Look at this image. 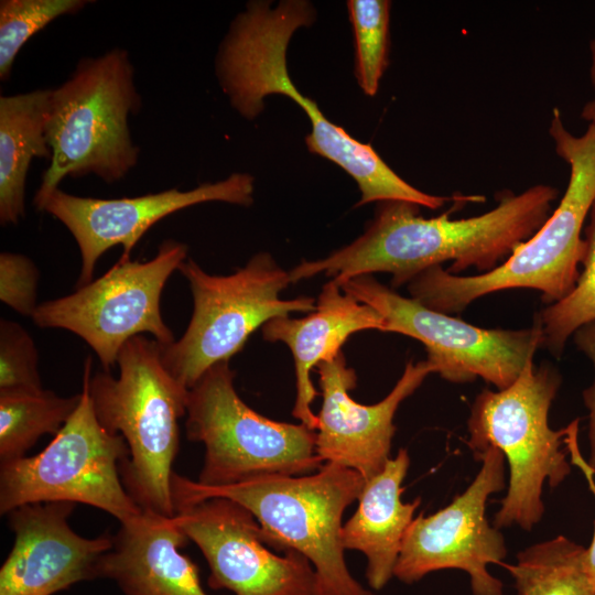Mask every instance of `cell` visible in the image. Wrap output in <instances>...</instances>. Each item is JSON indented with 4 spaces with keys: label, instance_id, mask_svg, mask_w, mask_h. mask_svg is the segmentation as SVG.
Instances as JSON below:
<instances>
[{
    "label": "cell",
    "instance_id": "obj_1",
    "mask_svg": "<svg viewBox=\"0 0 595 595\" xmlns=\"http://www.w3.org/2000/svg\"><path fill=\"white\" fill-rule=\"evenodd\" d=\"M558 194L555 187L544 184L518 195L506 191L495 208L463 219L450 218L457 203L437 217L424 218L419 205L381 202L360 237L324 259L301 262L290 270V279L295 283L324 273L340 284L358 275L387 272L397 289L445 261H452L447 270L452 274L469 268L486 273L543 226Z\"/></svg>",
    "mask_w": 595,
    "mask_h": 595
},
{
    "label": "cell",
    "instance_id": "obj_2",
    "mask_svg": "<svg viewBox=\"0 0 595 595\" xmlns=\"http://www.w3.org/2000/svg\"><path fill=\"white\" fill-rule=\"evenodd\" d=\"M314 21L312 6L284 0L275 8L252 1L232 21L216 58V74L231 106L246 119L263 109V98L284 95L303 108L312 123L305 138L309 150L340 166L357 183V206L401 201L437 209L454 197L426 194L402 180L370 144L361 143L331 122L317 105L302 95L286 68V48L294 31Z\"/></svg>",
    "mask_w": 595,
    "mask_h": 595
},
{
    "label": "cell",
    "instance_id": "obj_3",
    "mask_svg": "<svg viewBox=\"0 0 595 595\" xmlns=\"http://www.w3.org/2000/svg\"><path fill=\"white\" fill-rule=\"evenodd\" d=\"M549 132L558 155L570 165V180L543 226L489 272L461 277L442 266L421 272L407 284L411 298L434 311L453 314L482 296L508 289L538 290L548 305L570 293L585 252L582 228L595 202V121L577 137L566 130L554 108Z\"/></svg>",
    "mask_w": 595,
    "mask_h": 595
},
{
    "label": "cell",
    "instance_id": "obj_4",
    "mask_svg": "<svg viewBox=\"0 0 595 595\" xmlns=\"http://www.w3.org/2000/svg\"><path fill=\"white\" fill-rule=\"evenodd\" d=\"M364 484L356 470L324 463L307 475L266 476L221 487L203 486L174 472L171 491L176 511L216 497L247 508L268 545L294 550L311 562L322 595H376L350 574L340 538L344 512L358 500Z\"/></svg>",
    "mask_w": 595,
    "mask_h": 595
},
{
    "label": "cell",
    "instance_id": "obj_5",
    "mask_svg": "<svg viewBox=\"0 0 595 595\" xmlns=\"http://www.w3.org/2000/svg\"><path fill=\"white\" fill-rule=\"evenodd\" d=\"M117 365V378L106 370L90 376L93 408L99 423L128 445L120 476L130 497L142 510L172 518L171 479L188 389L163 365L160 343L143 335L123 345Z\"/></svg>",
    "mask_w": 595,
    "mask_h": 595
},
{
    "label": "cell",
    "instance_id": "obj_6",
    "mask_svg": "<svg viewBox=\"0 0 595 595\" xmlns=\"http://www.w3.org/2000/svg\"><path fill=\"white\" fill-rule=\"evenodd\" d=\"M140 107L126 50L80 60L74 73L51 89L46 140L52 156L34 196L36 209L43 210L64 177L93 174L108 184L122 180L140 155L129 128L130 116Z\"/></svg>",
    "mask_w": 595,
    "mask_h": 595
},
{
    "label": "cell",
    "instance_id": "obj_7",
    "mask_svg": "<svg viewBox=\"0 0 595 595\" xmlns=\"http://www.w3.org/2000/svg\"><path fill=\"white\" fill-rule=\"evenodd\" d=\"M561 380L553 366L536 367L530 359L509 387L485 389L472 405L466 444L475 456L496 447L509 465L508 491L494 519L497 529L517 524L531 530L544 512V482L554 488L571 472L562 450L565 428L554 431L548 420Z\"/></svg>",
    "mask_w": 595,
    "mask_h": 595
},
{
    "label": "cell",
    "instance_id": "obj_8",
    "mask_svg": "<svg viewBox=\"0 0 595 595\" xmlns=\"http://www.w3.org/2000/svg\"><path fill=\"white\" fill-rule=\"evenodd\" d=\"M229 361L210 367L188 390L186 437L205 447L198 484L221 487L266 476H300L324 463L316 431L268 419L237 393Z\"/></svg>",
    "mask_w": 595,
    "mask_h": 595
},
{
    "label": "cell",
    "instance_id": "obj_9",
    "mask_svg": "<svg viewBox=\"0 0 595 595\" xmlns=\"http://www.w3.org/2000/svg\"><path fill=\"white\" fill-rule=\"evenodd\" d=\"M177 270L190 284L194 310L183 336L169 345L160 344L161 359L188 390L210 367L229 361L268 321L316 309L312 296L280 298L292 283L290 273L268 252L255 255L229 275L209 274L192 258Z\"/></svg>",
    "mask_w": 595,
    "mask_h": 595
},
{
    "label": "cell",
    "instance_id": "obj_10",
    "mask_svg": "<svg viewBox=\"0 0 595 595\" xmlns=\"http://www.w3.org/2000/svg\"><path fill=\"white\" fill-rule=\"evenodd\" d=\"M91 359L85 363L78 407L39 454L0 463V513L37 502L68 501L104 510L120 523L142 512L126 490L120 465L129 457L120 434L98 421L89 396Z\"/></svg>",
    "mask_w": 595,
    "mask_h": 595
},
{
    "label": "cell",
    "instance_id": "obj_11",
    "mask_svg": "<svg viewBox=\"0 0 595 595\" xmlns=\"http://www.w3.org/2000/svg\"><path fill=\"white\" fill-rule=\"evenodd\" d=\"M187 259V246L169 239L149 261H119L102 277L66 296L37 305L32 321L42 328H62L84 339L104 370L117 364L123 345L149 333L161 345L174 335L162 318L161 294L170 275Z\"/></svg>",
    "mask_w": 595,
    "mask_h": 595
},
{
    "label": "cell",
    "instance_id": "obj_12",
    "mask_svg": "<svg viewBox=\"0 0 595 595\" xmlns=\"http://www.w3.org/2000/svg\"><path fill=\"white\" fill-rule=\"evenodd\" d=\"M339 286L379 312L383 332L420 340L434 374L451 382L465 383L479 377L498 390L505 389L542 347V327L537 320L522 329L482 328L402 296L371 274L351 278Z\"/></svg>",
    "mask_w": 595,
    "mask_h": 595
},
{
    "label": "cell",
    "instance_id": "obj_13",
    "mask_svg": "<svg viewBox=\"0 0 595 595\" xmlns=\"http://www.w3.org/2000/svg\"><path fill=\"white\" fill-rule=\"evenodd\" d=\"M482 467L472 484L443 509L410 524L393 576L412 584L429 573L458 569L469 574L474 595H502V583L488 565L502 564L507 549L499 529L485 512L488 497L505 488V456L489 447L475 456Z\"/></svg>",
    "mask_w": 595,
    "mask_h": 595
},
{
    "label": "cell",
    "instance_id": "obj_14",
    "mask_svg": "<svg viewBox=\"0 0 595 595\" xmlns=\"http://www.w3.org/2000/svg\"><path fill=\"white\" fill-rule=\"evenodd\" d=\"M205 558L212 588L235 595H322L311 562L294 550L275 554L255 516L228 498H209L173 517Z\"/></svg>",
    "mask_w": 595,
    "mask_h": 595
},
{
    "label": "cell",
    "instance_id": "obj_15",
    "mask_svg": "<svg viewBox=\"0 0 595 595\" xmlns=\"http://www.w3.org/2000/svg\"><path fill=\"white\" fill-rule=\"evenodd\" d=\"M253 188V177L247 173H232L223 181L205 183L190 191L169 188L136 197H83L57 188L43 210L60 220L78 245L82 257L79 288L93 281L96 263L108 249L121 245L120 259L128 260L144 232L166 216L206 202L250 206Z\"/></svg>",
    "mask_w": 595,
    "mask_h": 595
},
{
    "label": "cell",
    "instance_id": "obj_16",
    "mask_svg": "<svg viewBox=\"0 0 595 595\" xmlns=\"http://www.w3.org/2000/svg\"><path fill=\"white\" fill-rule=\"evenodd\" d=\"M317 372L323 401L317 414L316 454L323 463L356 470L365 480L378 475L390 458L400 403L434 374L433 367L426 359L410 360L388 396L374 404L351 398L357 376L342 351L321 363Z\"/></svg>",
    "mask_w": 595,
    "mask_h": 595
},
{
    "label": "cell",
    "instance_id": "obj_17",
    "mask_svg": "<svg viewBox=\"0 0 595 595\" xmlns=\"http://www.w3.org/2000/svg\"><path fill=\"white\" fill-rule=\"evenodd\" d=\"M76 504H28L8 513L13 547L0 569V595H53L99 578L112 536L85 538L68 519Z\"/></svg>",
    "mask_w": 595,
    "mask_h": 595
},
{
    "label": "cell",
    "instance_id": "obj_18",
    "mask_svg": "<svg viewBox=\"0 0 595 595\" xmlns=\"http://www.w3.org/2000/svg\"><path fill=\"white\" fill-rule=\"evenodd\" d=\"M187 540L173 517L142 510L112 536L99 578L112 581L123 595H208L197 565L178 550Z\"/></svg>",
    "mask_w": 595,
    "mask_h": 595
},
{
    "label": "cell",
    "instance_id": "obj_19",
    "mask_svg": "<svg viewBox=\"0 0 595 595\" xmlns=\"http://www.w3.org/2000/svg\"><path fill=\"white\" fill-rule=\"evenodd\" d=\"M366 329L383 332L382 316L343 291L333 279L322 288L313 312L302 318L274 317L261 327L264 340L281 342L291 349L296 389L292 415L300 423L314 431L318 426L311 408L318 396L311 380L312 369L339 354L350 335Z\"/></svg>",
    "mask_w": 595,
    "mask_h": 595
},
{
    "label": "cell",
    "instance_id": "obj_20",
    "mask_svg": "<svg viewBox=\"0 0 595 595\" xmlns=\"http://www.w3.org/2000/svg\"><path fill=\"white\" fill-rule=\"evenodd\" d=\"M409 465L408 451L400 448L382 472L365 480L358 508L342 527L343 547L365 555L366 580L374 591L382 589L393 576L404 536L421 504L420 498L401 500Z\"/></svg>",
    "mask_w": 595,
    "mask_h": 595
},
{
    "label": "cell",
    "instance_id": "obj_21",
    "mask_svg": "<svg viewBox=\"0 0 595 595\" xmlns=\"http://www.w3.org/2000/svg\"><path fill=\"white\" fill-rule=\"evenodd\" d=\"M51 89L0 97V224L25 216L26 174L34 158L51 160L46 120Z\"/></svg>",
    "mask_w": 595,
    "mask_h": 595
},
{
    "label": "cell",
    "instance_id": "obj_22",
    "mask_svg": "<svg viewBox=\"0 0 595 595\" xmlns=\"http://www.w3.org/2000/svg\"><path fill=\"white\" fill-rule=\"evenodd\" d=\"M586 549L566 537L533 544L505 565L519 595H595L585 566Z\"/></svg>",
    "mask_w": 595,
    "mask_h": 595
},
{
    "label": "cell",
    "instance_id": "obj_23",
    "mask_svg": "<svg viewBox=\"0 0 595 595\" xmlns=\"http://www.w3.org/2000/svg\"><path fill=\"white\" fill-rule=\"evenodd\" d=\"M82 394L61 397L51 390L0 396V463L25 456L44 434L56 435Z\"/></svg>",
    "mask_w": 595,
    "mask_h": 595
},
{
    "label": "cell",
    "instance_id": "obj_24",
    "mask_svg": "<svg viewBox=\"0 0 595 595\" xmlns=\"http://www.w3.org/2000/svg\"><path fill=\"white\" fill-rule=\"evenodd\" d=\"M588 216L583 272L567 295L549 304L536 315L542 327V347L558 358L570 336L580 327L595 322V202Z\"/></svg>",
    "mask_w": 595,
    "mask_h": 595
},
{
    "label": "cell",
    "instance_id": "obj_25",
    "mask_svg": "<svg viewBox=\"0 0 595 595\" xmlns=\"http://www.w3.org/2000/svg\"><path fill=\"white\" fill-rule=\"evenodd\" d=\"M91 1L86 0H1L0 79L7 80L17 54L39 31L56 18L76 14Z\"/></svg>",
    "mask_w": 595,
    "mask_h": 595
},
{
    "label": "cell",
    "instance_id": "obj_26",
    "mask_svg": "<svg viewBox=\"0 0 595 595\" xmlns=\"http://www.w3.org/2000/svg\"><path fill=\"white\" fill-rule=\"evenodd\" d=\"M356 45V75L368 96L376 95L388 65L390 1L350 0L347 3Z\"/></svg>",
    "mask_w": 595,
    "mask_h": 595
},
{
    "label": "cell",
    "instance_id": "obj_27",
    "mask_svg": "<svg viewBox=\"0 0 595 595\" xmlns=\"http://www.w3.org/2000/svg\"><path fill=\"white\" fill-rule=\"evenodd\" d=\"M44 390L39 372V353L32 336L19 323L0 321V396Z\"/></svg>",
    "mask_w": 595,
    "mask_h": 595
},
{
    "label": "cell",
    "instance_id": "obj_28",
    "mask_svg": "<svg viewBox=\"0 0 595 595\" xmlns=\"http://www.w3.org/2000/svg\"><path fill=\"white\" fill-rule=\"evenodd\" d=\"M40 278L35 263L24 255L0 253V300L20 315L34 314Z\"/></svg>",
    "mask_w": 595,
    "mask_h": 595
},
{
    "label": "cell",
    "instance_id": "obj_29",
    "mask_svg": "<svg viewBox=\"0 0 595 595\" xmlns=\"http://www.w3.org/2000/svg\"><path fill=\"white\" fill-rule=\"evenodd\" d=\"M574 340L578 349L593 363L595 371V322L580 327L574 333ZM583 398L588 409L589 458L587 463L595 472V377L593 383L584 390Z\"/></svg>",
    "mask_w": 595,
    "mask_h": 595
},
{
    "label": "cell",
    "instance_id": "obj_30",
    "mask_svg": "<svg viewBox=\"0 0 595 595\" xmlns=\"http://www.w3.org/2000/svg\"><path fill=\"white\" fill-rule=\"evenodd\" d=\"M577 433H578V420L572 421L566 428H565V436H564V444L566 446V450L571 454V462L582 469L584 473L588 486L595 497V480H594V469L588 465V463L582 457L581 452L578 450V443H577ZM585 566L587 571V575L589 577L591 584L595 591V527H594V534L592 542L589 547L586 549L585 553Z\"/></svg>",
    "mask_w": 595,
    "mask_h": 595
},
{
    "label": "cell",
    "instance_id": "obj_31",
    "mask_svg": "<svg viewBox=\"0 0 595 595\" xmlns=\"http://www.w3.org/2000/svg\"><path fill=\"white\" fill-rule=\"evenodd\" d=\"M581 116L583 119L588 120L589 122L595 121V98L584 106Z\"/></svg>",
    "mask_w": 595,
    "mask_h": 595
},
{
    "label": "cell",
    "instance_id": "obj_32",
    "mask_svg": "<svg viewBox=\"0 0 595 595\" xmlns=\"http://www.w3.org/2000/svg\"><path fill=\"white\" fill-rule=\"evenodd\" d=\"M589 48H591V55H592L589 77H591L592 85L595 88V37L591 41Z\"/></svg>",
    "mask_w": 595,
    "mask_h": 595
}]
</instances>
